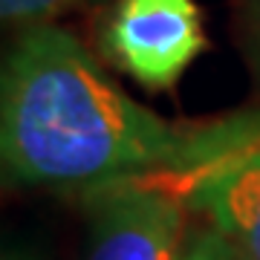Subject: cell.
Masks as SVG:
<instances>
[{
    "label": "cell",
    "instance_id": "cell-1",
    "mask_svg": "<svg viewBox=\"0 0 260 260\" xmlns=\"http://www.w3.org/2000/svg\"><path fill=\"white\" fill-rule=\"evenodd\" d=\"M260 110L179 124L130 99L93 52L55 23L23 26L0 78V159L6 188H95L171 174L211 156Z\"/></svg>",
    "mask_w": 260,
    "mask_h": 260
},
{
    "label": "cell",
    "instance_id": "cell-2",
    "mask_svg": "<svg viewBox=\"0 0 260 260\" xmlns=\"http://www.w3.org/2000/svg\"><path fill=\"white\" fill-rule=\"evenodd\" d=\"M95 41L104 61L148 93L174 90L208 49L197 0H116Z\"/></svg>",
    "mask_w": 260,
    "mask_h": 260
},
{
    "label": "cell",
    "instance_id": "cell-3",
    "mask_svg": "<svg viewBox=\"0 0 260 260\" xmlns=\"http://www.w3.org/2000/svg\"><path fill=\"white\" fill-rule=\"evenodd\" d=\"M81 260H174L188 208L156 177L119 179L84 191Z\"/></svg>",
    "mask_w": 260,
    "mask_h": 260
},
{
    "label": "cell",
    "instance_id": "cell-4",
    "mask_svg": "<svg viewBox=\"0 0 260 260\" xmlns=\"http://www.w3.org/2000/svg\"><path fill=\"white\" fill-rule=\"evenodd\" d=\"M156 179L240 260H260V116L223 150L171 174H156Z\"/></svg>",
    "mask_w": 260,
    "mask_h": 260
},
{
    "label": "cell",
    "instance_id": "cell-5",
    "mask_svg": "<svg viewBox=\"0 0 260 260\" xmlns=\"http://www.w3.org/2000/svg\"><path fill=\"white\" fill-rule=\"evenodd\" d=\"M174 260H240V257L214 229L197 223L185 229Z\"/></svg>",
    "mask_w": 260,
    "mask_h": 260
},
{
    "label": "cell",
    "instance_id": "cell-6",
    "mask_svg": "<svg viewBox=\"0 0 260 260\" xmlns=\"http://www.w3.org/2000/svg\"><path fill=\"white\" fill-rule=\"evenodd\" d=\"M81 3H95V0H0V15L6 23L32 26V23H49L55 15L75 9Z\"/></svg>",
    "mask_w": 260,
    "mask_h": 260
},
{
    "label": "cell",
    "instance_id": "cell-7",
    "mask_svg": "<svg viewBox=\"0 0 260 260\" xmlns=\"http://www.w3.org/2000/svg\"><path fill=\"white\" fill-rule=\"evenodd\" d=\"M243 12V49L260 84V0H240Z\"/></svg>",
    "mask_w": 260,
    "mask_h": 260
},
{
    "label": "cell",
    "instance_id": "cell-8",
    "mask_svg": "<svg viewBox=\"0 0 260 260\" xmlns=\"http://www.w3.org/2000/svg\"><path fill=\"white\" fill-rule=\"evenodd\" d=\"M0 260H47V254H44V249L35 240H20V237H15V240H6L3 257Z\"/></svg>",
    "mask_w": 260,
    "mask_h": 260
}]
</instances>
